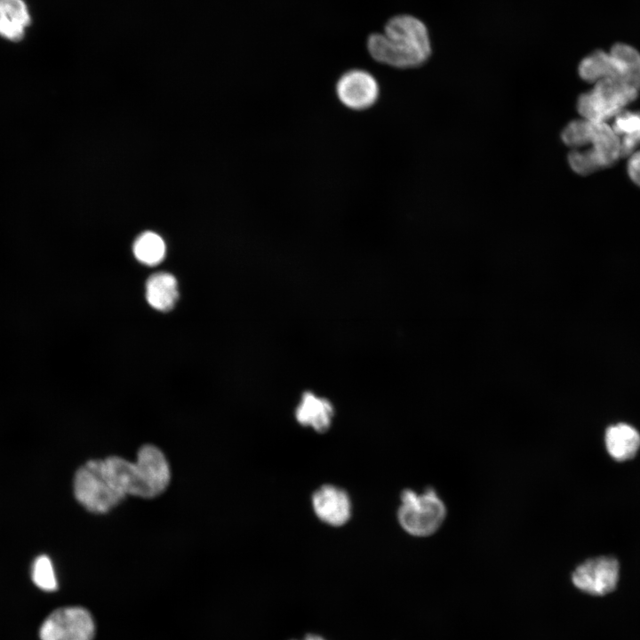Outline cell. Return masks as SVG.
Returning a JSON list of instances; mask_svg holds the SVG:
<instances>
[{
	"instance_id": "obj_8",
	"label": "cell",
	"mask_w": 640,
	"mask_h": 640,
	"mask_svg": "<svg viewBox=\"0 0 640 640\" xmlns=\"http://www.w3.org/2000/svg\"><path fill=\"white\" fill-rule=\"evenodd\" d=\"M619 572V563L615 558L598 556L578 565L572 574V580L574 586L583 592L604 596L616 588Z\"/></svg>"
},
{
	"instance_id": "obj_2",
	"label": "cell",
	"mask_w": 640,
	"mask_h": 640,
	"mask_svg": "<svg viewBox=\"0 0 640 640\" xmlns=\"http://www.w3.org/2000/svg\"><path fill=\"white\" fill-rule=\"evenodd\" d=\"M104 460L112 484L124 496L153 498L162 493L171 478L168 461L156 446L146 444L138 452L136 462L118 456Z\"/></svg>"
},
{
	"instance_id": "obj_9",
	"label": "cell",
	"mask_w": 640,
	"mask_h": 640,
	"mask_svg": "<svg viewBox=\"0 0 640 640\" xmlns=\"http://www.w3.org/2000/svg\"><path fill=\"white\" fill-rule=\"evenodd\" d=\"M316 516L331 526L344 525L351 516V500L348 492L335 485L324 484L312 495Z\"/></svg>"
},
{
	"instance_id": "obj_7",
	"label": "cell",
	"mask_w": 640,
	"mask_h": 640,
	"mask_svg": "<svg viewBox=\"0 0 640 640\" xmlns=\"http://www.w3.org/2000/svg\"><path fill=\"white\" fill-rule=\"evenodd\" d=\"M335 93L339 101L347 108L364 111L377 102L380 86L370 72L353 68L344 72L337 80Z\"/></svg>"
},
{
	"instance_id": "obj_6",
	"label": "cell",
	"mask_w": 640,
	"mask_h": 640,
	"mask_svg": "<svg viewBox=\"0 0 640 640\" xmlns=\"http://www.w3.org/2000/svg\"><path fill=\"white\" fill-rule=\"evenodd\" d=\"M93 636V620L90 612L82 607L53 611L39 630L41 640H92Z\"/></svg>"
},
{
	"instance_id": "obj_19",
	"label": "cell",
	"mask_w": 640,
	"mask_h": 640,
	"mask_svg": "<svg viewBox=\"0 0 640 640\" xmlns=\"http://www.w3.org/2000/svg\"><path fill=\"white\" fill-rule=\"evenodd\" d=\"M593 133V123L583 118L570 122L562 132V140L572 149L589 145Z\"/></svg>"
},
{
	"instance_id": "obj_20",
	"label": "cell",
	"mask_w": 640,
	"mask_h": 640,
	"mask_svg": "<svg viewBox=\"0 0 640 640\" xmlns=\"http://www.w3.org/2000/svg\"><path fill=\"white\" fill-rule=\"evenodd\" d=\"M32 580L36 586L44 591L57 588V580L51 559L46 556H39L32 566Z\"/></svg>"
},
{
	"instance_id": "obj_13",
	"label": "cell",
	"mask_w": 640,
	"mask_h": 640,
	"mask_svg": "<svg viewBox=\"0 0 640 640\" xmlns=\"http://www.w3.org/2000/svg\"><path fill=\"white\" fill-rule=\"evenodd\" d=\"M179 297L175 277L165 272L152 275L146 283V298L154 308L169 311Z\"/></svg>"
},
{
	"instance_id": "obj_18",
	"label": "cell",
	"mask_w": 640,
	"mask_h": 640,
	"mask_svg": "<svg viewBox=\"0 0 640 640\" xmlns=\"http://www.w3.org/2000/svg\"><path fill=\"white\" fill-rule=\"evenodd\" d=\"M133 253L139 261L149 266L156 265L164 257L165 244L156 233L145 232L134 242Z\"/></svg>"
},
{
	"instance_id": "obj_3",
	"label": "cell",
	"mask_w": 640,
	"mask_h": 640,
	"mask_svg": "<svg viewBox=\"0 0 640 640\" xmlns=\"http://www.w3.org/2000/svg\"><path fill=\"white\" fill-rule=\"evenodd\" d=\"M397 519L401 527L410 535L428 537L443 524L447 508L437 492L432 487L418 493L405 489L400 494Z\"/></svg>"
},
{
	"instance_id": "obj_12",
	"label": "cell",
	"mask_w": 640,
	"mask_h": 640,
	"mask_svg": "<svg viewBox=\"0 0 640 640\" xmlns=\"http://www.w3.org/2000/svg\"><path fill=\"white\" fill-rule=\"evenodd\" d=\"M604 441L609 455L617 461L632 459L640 448V434L626 423L608 427Z\"/></svg>"
},
{
	"instance_id": "obj_1",
	"label": "cell",
	"mask_w": 640,
	"mask_h": 640,
	"mask_svg": "<svg viewBox=\"0 0 640 640\" xmlns=\"http://www.w3.org/2000/svg\"><path fill=\"white\" fill-rule=\"evenodd\" d=\"M366 46L375 61L396 68L419 67L431 54L426 25L409 14L390 18L382 33H372L368 36Z\"/></svg>"
},
{
	"instance_id": "obj_23",
	"label": "cell",
	"mask_w": 640,
	"mask_h": 640,
	"mask_svg": "<svg viewBox=\"0 0 640 640\" xmlns=\"http://www.w3.org/2000/svg\"><path fill=\"white\" fill-rule=\"evenodd\" d=\"M305 640H324V639H322L321 637H319L317 636L308 635L306 636Z\"/></svg>"
},
{
	"instance_id": "obj_4",
	"label": "cell",
	"mask_w": 640,
	"mask_h": 640,
	"mask_svg": "<svg viewBox=\"0 0 640 640\" xmlns=\"http://www.w3.org/2000/svg\"><path fill=\"white\" fill-rule=\"evenodd\" d=\"M638 92L639 90L620 79L604 78L578 98L577 110L583 119L606 123L635 100Z\"/></svg>"
},
{
	"instance_id": "obj_22",
	"label": "cell",
	"mask_w": 640,
	"mask_h": 640,
	"mask_svg": "<svg viewBox=\"0 0 640 640\" xmlns=\"http://www.w3.org/2000/svg\"><path fill=\"white\" fill-rule=\"evenodd\" d=\"M628 173L631 180L640 187V150L630 155L628 162Z\"/></svg>"
},
{
	"instance_id": "obj_5",
	"label": "cell",
	"mask_w": 640,
	"mask_h": 640,
	"mask_svg": "<svg viewBox=\"0 0 640 640\" xmlns=\"http://www.w3.org/2000/svg\"><path fill=\"white\" fill-rule=\"evenodd\" d=\"M74 493L92 513H106L125 498L110 482L103 460H89L76 471Z\"/></svg>"
},
{
	"instance_id": "obj_11",
	"label": "cell",
	"mask_w": 640,
	"mask_h": 640,
	"mask_svg": "<svg viewBox=\"0 0 640 640\" xmlns=\"http://www.w3.org/2000/svg\"><path fill=\"white\" fill-rule=\"evenodd\" d=\"M31 23L24 0H0V36L11 42L23 39Z\"/></svg>"
},
{
	"instance_id": "obj_16",
	"label": "cell",
	"mask_w": 640,
	"mask_h": 640,
	"mask_svg": "<svg viewBox=\"0 0 640 640\" xmlns=\"http://www.w3.org/2000/svg\"><path fill=\"white\" fill-rule=\"evenodd\" d=\"M612 128L620 140V156L631 155L640 144V112L622 110Z\"/></svg>"
},
{
	"instance_id": "obj_21",
	"label": "cell",
	"mask_w": 640,
	"mask_h": 640,
	"mask_svg": "<svg viewBox=\"0 0 640 640\" xmlns=\"http://www.w3.org/2000/svg\"><path fill=\"white\" fill-rule=\"evenodd\" d=\"M571 168L578 174L588 175L603 169L597 156L590 148L572 149L568 155Z\"/></svg>"
},
{
	"instance_id": "obj_15",
	"label": "cell",
	"mask_w": 640,
	"mask_h": 640,
	"mask_svg": "<svg viewBox=\"0 0 640 640\" xmlns=\"http://www.w3.org/2000/svg\"><path fill=\"white\" fill-rule=\"evenodd\" d=\"M609 53L616 68L615 78L640 91V53L624 44H614Z\"/></svg>"
},
{
	"instance_id": "obj_17",
	"label": "cell",
	"mask_w": 640,
	"mask_h": 640,
	"mask_svg": "<svg viewBox=\"0 0 640 640\" xmlns=\"http://www.w3.org/2000/svg\"><path fill=\"white\" fill-rule=\"evenodd\" d=\"M578 72L581 79L594 83L615 76V66L609 53L596 51L585 57L580 63Z\"/></svg>"
},
{
	"instance_id": "obj_10",
	"label": "cell",
	"mask_w": 640,
	"mask_h": 640,
	"mask_svg": "<svg viewBox=\"0 0 640 640\" xmlns=\"http://www.w3.org/2000/svg\"><path fill=\"white\" fill-rule=\"evenodd\" d=\"M334 416L332 404L310 391H305L295 409L296 420L318 433H324L332 425Z\"/></svg>"
},
{
	"instance_id": "obj_14",
	"label": "cell",
	"mask_w": 640,
	"mask_h": 640,
	"mask_svg": "<svg viewBox=\"0 0 640 640\" xmlns=\"http://www.w3.org/2000/svg\"><path fill=\"white\" fill-rule=\"evenodd\" d=\"M592 123L593 133L587 147L594 151L603 168L612 166L620 157L619 138L606 123Z\"/></svg>"
}]
</instances>
